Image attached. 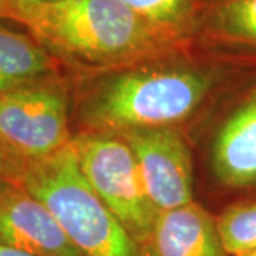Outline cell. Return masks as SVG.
Masks as SVG:
<instances>
[{"label":"cell","mask_w":256,"mask_h":256,"mask_svg":"<svg viewBox=\"0 0 256 256\" xmlns=\"http://www.w3.org/2000/svg\"><path fill=\"white\" fill-rule=\"evenodd\" d=\"M14 22L63 64L110 67L172 50L178 37L136 14L120 0H18Z\"/></svg>","instance_id":"obj_1"},{"label":"cell","mask_w":256,"mask_h":256,"mask_svg":"<svg viewBox=\"0 0 256 256\" xmlns=\"http://www.w3.org/2000/svg\"><path fill=\"white\" fill-rule=\"evenodd\" d=\"M208 70L166 66L116 74L90 94L80 108L86 131L126 134L174 127L186 120L210 94Z\"/></svg>","instance_id":"obj_2"},{"label":"cell","mask_w":256,"mask_h":256,"mask_svg":"<svg viewBox=\"0 0 256 256\" xmlns=\"http://www.w3.org/2000/svg\"><path fill=\"white\" fill-rule=\"evenodd\" d=\"M18 181L50 210L82 256H146L86 180L72 144L23 165Z\"/></svg>","instance_id":"obj_3"},{"label":"cell","mask_w":256,"mask_h":256,"mask_svg":"<svg viewBox=\"0 0 256 256\" xmlns=\"http://www.w3.org/2000/svg\"><path fill=\"white\" fill-rule=\"evenodd\" d=\"M72 146L86 180L142 248L158 212L146 195L131 146L121 136L98 131L73 136Z\"/></svg>","instance_id":"obj_4"},{"label":"cell","mask_w":256,"mask_h":256,"mask_svg":"<svg viewBox=\"0 0 256 256\" xmlns=\"http://www.w3.org/2000/svg\"><path fill=\"white\" fill-rule=\"evenodd\" d=\"M70 94L62 77L0 94V142L22 164L72 144Z\"/></svg>","instance_id":"obj_5"},{"label":"cell","mask_w":256,"mask_h":256,"mask_svg":"<svg viewBox=\"0 0 256 256\" xmlns=\"http://www.w3.org/2000/svg\"><path fill=\"white\" fill-rule=\"evenodd\" d=\"M131 146L146 195L158 214L194 202L191 151L172 127L121 134Z\"/></svg>","instance_id":"obj_6"},{"label":"cell","mask_w":256,"mask_h":256,"mask_svg":"<svg viewBox=\"0 0 256 256\" xmlns=\"http://www.w3.org/2000/svg\"><path fill=\"white\" fill-rule=\"evenodd\" d=\"M0 245L33 256H82L46 205L18 182H0Z\"/></svg>","instance_id":"obj_7"},{"label":"cell","mask_w":256,"mask_h":256,"mask_svg":"<svg viewBox=\"0 0 256 256\" xmlns=\"http://www.w3.org/2000/svg\"><path fill=\"white\" fill-rule=\"evenodd\" d=\"M142 252L146 256H229L216 220L195 202L158 214Z\"/></svg>","instance_id":"obj_8"},{"label":"cell","mask_w":256,"mask_h":256,"mask_svg":"<svg viewBox=\"0 0 256 256\" xmlns=\"http://www.w3.org/2000/svg\"><path fill=\"white\" fill-rule=\"evenodd\" d=\"M212 166L220 182L228 186L256 185V88L216 134Z\"/></svg>","instance_id":"obj_9"},{"label":"cell","mask_w":256,"mask_h":256,"mask_svg":"<svg viewBox=\"0 0 256 256\" xmlns=\"http://www.w3.org/2000/svg\"><path fill=\"white\" fill-rule=\"evenodd\" d=\"M64 66L30 33L0 23V94L60 76Z\"/></svg>","instance_id":"obj_10"},{"label":"cell","mask_w":256,"mask_h":256,"mask_svg":"<svg viewBox=\"0 0 256 256\" xmlns=\"http://www.w3.org/2000/svg\"><path fill=\"white\" fill-rule=\"evenodd\" d=\"M150 24L181 37L192 28L198 0H120Z\"/></svg>","instance_id":"obj_11"},{"label":"cell","mask_w":256,"mask_h":256,"mask_svg":"<svg viewBox=\"0 0 256 256\" xmlns=\"http://www.w3.org/2000/svg\"><path fill=\"white\" fill-rule=\"evenodd\" d=\"M218 229L229 256L256 249V202L230 206L220 218Z\"/></svg>","instance_id":"obj_12"},{"label":"cell","mask_w":256,"mask_h":256,"mask_svg":"<svg viewBox=\"0 0 256 256\" xmlns=\"http://www.w3.org/2000/svg\"><path fill=\"white\" fill-rule=\"evenodd\" d=\"M215 26L222 34L256 43V0H226L215 12Z\"/></svg>","instance_id":"obj_13"},{"label":"cell","mask_w":256,"mask_h":256,"mask_svg":"<svg viewBox=\"0 0 256 256\" xmlns=\"http://www.w3.org/2000/svg\"><path fill=\"white\" fill-rule=\"evenodd\" d=\"M23 164L18 162L14 156L0 142V182L2 181H18L22 172Z\"/></svg>","instance_id":"obj_14"},{"label":"cell","mask_w":256,"mask_h":256,"mask_svg":"<svg viewBox=\"0 0 256 256\" xmlns=\"http://www.w3.org/2000/svg\"><path fill=\"white\" fill-rule=\"evenodd\" d=\"M18 0H0V22L16 18Z\"/></svg>","instance_id":"obj_15"},{"label":"cell","mask_w":256,"mask_h":256,"mask_svg":"<svg viewBox=\"0 0 256 256\" xmlns=\"http://www.w3.org/2000/svg\"><path fill=\"white\" fill-rule=\"evenodd\" d=\"M0 256H33V255L23 254V252H18V250H14V249H10V248L2 246V245H0Z\"/></svg>","instance_id":"obj_16"},{"label":"cell","mask_w":256,"mask_h":256,"mask_svg":"<svg viewBox=\"0 0 256 256\" xmlns=\"http://www.w3.org/2000/svg\"><path fill=\"white\" fill-rule=\"evenodd\" d=\"M28 2L38 3V4H44V3H54V2H58V0H28Z\"/></svg>","instance_id":"obj_17"},{"label":"cell","mask_w":256,"mask_h":256,"mask_svg":"<svg viewBox=\"0 0 256 256\" xmlns=\"http://www.w3.org/2000/svg\"><path fill=\"white\" fill-rule=\"evenodd\" d=\"M238 256H256V249L255 250H250V252H246V254H242V255Z\"/></svg>","instance_id":"obj_18"}]
</instances>
